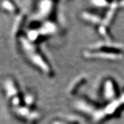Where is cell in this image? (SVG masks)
Returning <instances> with one entry per match:
<instances>
[{
  "label": "cell",
  "mask_w": 124,
  "mask_h": 124,
  "mask_svg": "<svg viewBox=\"0 0 124 124\" xmlns=\"http://www.w3.org/2000/svg\"><path fill=\"white\" fill-rule=\"evenodd\" d=\"M20 41L26 56L31 63L42 70L44 74L48 76H52L53 74L52 70L49 63L42 55L36 45H34V43H31L25 38H20Z\"/></svg>",
  "instance_id": "cell-1"
},
{
  "label": "cell",
  "mask_w": 124,
  "mask_h": 124,
  "mask_svg": "<svg viewBox=\"0 0 124 124\" xmlns=\"http://www.w3.org/2000/svg\"><path fill=\"white\" fill-rule=\"evenodd\" d=\"M54 4L55 2L51 1H42L39 3L38 9L36 14L37 20H42L46 19V17H49L54 8Z\"/></svg>",
  "instance_id": "cell-2"
},
{
  "label": "cell",
  "mask_w": 124,
  "mask_h": 124,
  "mask_svg": "<svg viewBox=\"0 0 124 124\" xmlns=\"http://www.w3.org/2000/svg\"><path fill=\"white\" fill-rule=\"evenodd\" d=\"M4 88L8 98L11 100L14 97L19 96L18 87L16 84V82L12 78H6V80L4 82Z\"/></svg>",
  "instance_id": "cell-3"
},
{
  "label": "cell",
  "mask_w": 124,
  "mask_h": 124,
  "mask_svg": "<svg viewBox=\"0 0 124 124\" xmlns=\"http://www.w3.org/2000/svg\"><path fill=\"white\" fill-rule=\"evenodd\" d=\"M38 30L41 36H46V35L48 36V35H52L56 33L58 31V27L54 23L47 21L43 23Z\"/></svg>",
  "instance_id": "cell-4"
},
{
  "label": "cell",
  "mask_w": 124,
  "mask_h": 124,
  "mask_svg": "<svg viewBox=\"0 0 124 124\" xmlns=\"http://www.w3.org/2000/svg\"><path fill=\"white\" fill-rule=\"evenodd\" d=\"M1 8L8 13L11 14H16L19 13V9L13 2L4 1L1 2Z\"/></svg>",
  "instance_id": "cell-5"
},
{
  "label": "cell",
  "mask_w": 124,
  "mask_h": 124,
  "mask_svg": "<svg viewBox=\"0 0 124 124\" xmlns=\"http://www.w3.org/2000/svg\"><path fill=\"white\" fill-rule=\"evenodd\" d=\"M25 20V16L24 15H20L14 23V25L13 27V31H12V36L14 38H17L18 34L20 32V29L24 25V22Z\"/></svg>",
  "instance_id": "cell-6"
},
{
  "label": "cell",
  "mask_w": 124,
  "mask_h": 124,
  "mask_svg": "<svg viewBox=\"0 0 124 124\" xmlns=\"http://www.w3.org/2000/svg\"><path fill=\"white\" fill-rule=\"evenodd\" d=\"M23 101L25 102L26 106L29 108H31L32 106L35 103V100H36V97L34 93L31 92H28L27 93H25V96H23Z\"/></svg>",
  "instance_id": "cell-7"
},
{
  "label": "cell",
  "mask_w": 124,
  "mask_h": 124,
  "mask_svg": "<svg viewBox=\"0 0 124 124\" xmlns=\"http://www.w3.org/2000/svg\"><path fill=\"white\" fill-rule=\"evenodd\" d=\"M34 123H36V122H29V124H34Z\"/></svg>",
  "instance_id": "cell-8"
}]
</instances>
